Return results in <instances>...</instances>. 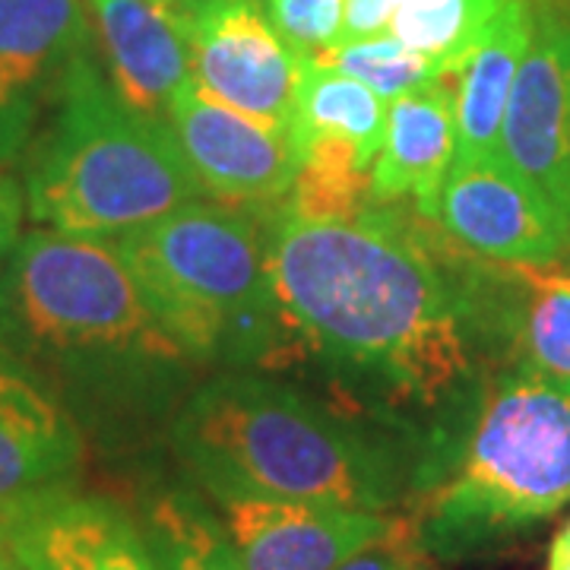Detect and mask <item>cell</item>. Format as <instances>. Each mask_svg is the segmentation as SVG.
Returning a JSON list of instances; mask_svg holds the SVG:
<instances>
[{"label": "cell", "instance_id": "1", "mask_svg": "<svg viewBox=\"0 0 570 570\" xmlns=\"http://www.w3.org/2000/svg\"><path fill=\"white\" fill-rule=\"evenodd\" d=\"M425 216L371 204L352 219L269 223V283L283 324L276 367L314 362L336 403L419 428L409 412L456 406L489 326L485 264L428 235ZM422 434V431H419Z\"/></svg>", "mask_w": 570, "mask_h": 570}, {"label": "cell", "instance_id": "2", "mask_svg": "<svg viewBox=\"0 0 570 570\" xmlns=\"http://www.w3.org/2000/svg\"><path fill=\"white\" fill-rule=\"evenodd\" d=\"M181 466L219 498L387 513L422 489L428 438L254 371H223L171 419Z\"/></svg>", "mask_w": 570, "mask_h": 570}, {"label": "cell", "instance_id": "3", "mask_svg": "<svg viewBox=\"0 0 570 570\" xmlns=\"http://www.w3.org/2000/svg\"><path fill=\"white\" fill-rule=\"evenodd\" d=\"M409 517L428 554L466 558L570 504V381L517 362L450 438Z\"/></svg>", "mask_w": 570, "mask_h": 570}, {"label": "cell", "instance_id": "4", "mask_svg": "<svg viewBox=\"0 0 570 570\" xmlns=\"http://www.w3.org/2000/svg\"><path fill=\"white\" fill-rule=\"evenodd\" d=\"M200 197L168 121L134 111L92 55L70 63L26 175L29 216L63 235L118 238Z\"/></svg>", "mask_w": 570, "mask_h": 570}, {"label": "cell", "instance_id": "5", "mask_svg": "<svg viewBox=\"0 0 570 570\" xmlns=\"http://www.w3.org/2000/svg\"><path fill=\"white\" fill-rule=\"evenodd\" d=\"M108 242L194 365L279 362L283 324L269 283V225L261 228L235 206L190 200Z\"/></svg>", "mask_w": 570, "mask_h": 570}, {"label": "cell", "instance_id": "6", "mask_svg": "<svg viewBox=\"0 0 570 570\" xmlns=\"http://www.w3.org/2000/svg\"><path fill=\"white\" fill-rule=\"evenodd\" d=\"M0 336L48 355L130 362L175 387L194 365L108 238L55 228L29 232L10 250L0 276Z\"/></svg>", "mask_w": 570, "mask_h": 570}, {"label": "cell", "instance_id": "7", "mask_svg": "<svg viewBox=\"0 0 570 570\" xmlns=\"http://www.w3.org/2000/svg\"><path fill=\"white\" fill-rule=\"evenodd\" d=\"M190 82L269 127H288L307 63L254 0H213L187 29Z\"/></svg>", "mask_w": 570, "mask_h": 570}, {"label": "cell", "instance_id": "8", "mask_svg": "<svg viewBox=\"0 0 570 570\" xmlns=\"http://www.w3.org/2000/svg\"><path fill=\"white\" fill-rule=\"evenodd\" d=\"M438 228L491 264L551 266L570 254V225L508 156L453 159L438 197Z\"/></svg>", "mask_w": 570, "mask_h": 570}, {"label": "cell", "instance_id": "9", "mask_svg": "<svg viewBox=\"0 0 570 570\" xmlns=\"http://www.w3.org/2000/svg\"><path fill=\"white\" fill-rule=\"evenodd\" d=\"M165 121L206 197L235 209L283 206L298 156L283 127L254 121L187 82Z\"/></svg>", "mask_w": 570, "mask_h": 570}, {"label": "cell", "instance_id": "10", "mask_svg": "<svg viewBox=\"0 0 570 570\" xmlns=\"http://www.w3.org/2000/svg\"><path fill=\"white\" fill-rule=\"evenodd\" d=\"M501 146L570 225V0H530V45Z\"/></svg>", "mask_w": 570, "mask_h": 570}, {"label": "cell", "instance_id": "11", "mask_svg": "<svg viewBox=\"0 0 570 570\" xmlns=\"http://www.w3.org/2000/svg\"><path fill=\"white\" fill-rule=\"evenodd\" d=\"M216 504L245 570H340L396 520L288 498H219Z\"/></svg>", "mask_w": 570, "mask_h": 570}, {"label": "cell", "instance_id": "12", "mask_svg": "<svg viewBox=\"0 0 570 570\" xmlns=\"http://www.w3.org/2000/svg\"><path fill=\"white\" fill-rule=\"evenodd\" d=\"M10 554L22 570H159L127 510L73 485L36 494L10 535Z\"/></svg>", "mask_w": 570, "mask_h": 570}, {"label": "cell", "instance_id": "13", "mask_svg": "<svg viewBox=\"0 0 570 570\" xmlns=\"http://www.w3.org/2000/svg\"><path fill=\"white\" fill-rule=\"evenodd\" d=\"M108 80L134 111L165 121L168 105L190 82V17L159 0H86Z\"/></svg>", "mask_w": 570, "mask_h": 570}, {"label": "cell", "instance_id": "14", "mask_svg": "<svg viewBox=\"0 0 570 570\" xmlns=\"http://www.w3.org/2000/svg\"><path fill=\"white\" fill-rule=\"evenodd\" d=\"M453 77L431 80L387 102V134L371 165V200L403 204L434 223L438 197L456 159Z\"/></svg>", "mask_w": 570, "mask_h": 570}, {"label": "cell", "instance_id": "15", "mask_svg": "<svg viewBox=\"0 0 570 570\" xmlns=\"http://www.w3.org/2000/svg\"><path fill=\"white\" fill-rule=\"evenodd\" d=\"M82 438L70 412L0 355V498L73 485Z\"/></svg>", "mask_w": 570, "mask_h": 570}, {"label": "cell", "instance_id": "16", "mask_svg": "<svg viewBox=\"0 0 570 570\" xmlns=\"http://www.w3.org/2000/svg\"><path fill=\"white\" fill-rule=\"evenodd\" d=\"M530 45V0H504L482 41L453 73L456 159L504 156L510 92Z\"/></svg>", "mask_w": 570, "mask_h": 570}, {"label": "cell", "instance_id": "17", "mask_svg": "<svg viewBox=\"0 0 570 570\" xmlns=\"http://www.w3.org/2000/svg\"><path fill=\"white\" fill-rule=\"evenodd\" d=\"M96 26L86 0H0V92L32 96L92 55Z\"/></svg>", "mask_w": 570, "mask_h": 570}, {"label": "cell", "instance_id": "18", "mask_svg": "<svg viewBox=\"0 0 570 570\" xmlns=\"http://www.w3.org/2000/svg\"><path fill=\"white\" fill-rule=\"evenodd\" d=\"M285 134L298 163L311 153H346L371 171L387 134V102L343 70L311 61Z\"/></svg>", "mask_w": 570, "mask_h": 570}, {"label": "cell", "instance_id": "19", "mask_svg": "<svg viewBox=\"0 0 570 570\" xmlns=\"http://www.w3.org/2000/svg\"><path fill=\"white\" fill-rule=\"evenodd\" d=\"M140 532L159 570H245L216 510L190 489L153 491Z\"/></svg>", "mask_w": 570, "mask_h": 570}, {"label": "cell", "instance_id": "20", "mask_svg": "<svg viewBox=\"0 0 570 570\" xmlns=\"http://www.w3.org/2000/svg\"><path fill=\"white\" fill-rule=\"evenodd\" d=\"M504 0H400L387 22V36L425 55L453 77L482 41Z\"/></svg>", "mask_w": 570, "mask_h": 570}, {"label": "cell", "instance_id": "21", "mask_svg": "<svg viewBox=\"0 0 570 570\" xmlns=\"http://www.w3.org/2000/svg\"><path fill=\"white\" fill-rule=\"evenodd\" d=\"M371 204V171L358 159L346 153H311L298 163L283 213L305 223H340Z\"/></svg>", "mask_w": 570, "mask_h": 570}, {"label": "cell", "instance_id": "22", "mask_svg": "<svg viewBox=\"0 0 570 570\" xmlns=\"http://www.w3.org/2000/svg\"><path fill=\"white\" fill-rule=\"evenodd\" d=\"M517 302L508 307H494L501 317H510L513 346L520 352V362L549 371L554 377L570 381V292L542 288L517 276Z\"/></svg>", "mask_w": 570, "mask_h": 570}, {"label": "cell", "instance_id": "23", "mask_svg": "<svg viewBox=\"0 0 570 570\" xmlns=\"http://www.w3.org/2000/svg\"><path fill=\"white\" fill-rule=\"evenodd\" d=\"M314 63H324V67L355 77L358 82H365L374 96H381L384 102H393L412 89L444 77L441 67L431 58L412 51L387 32L371 36V39L343 41V45L324 51L321 58H314Z\"/></svg>", "mask_w": 570, "mask_h": 570}, {"label": "cell", "instance_id": "24", "mask_svg": "<svg viewBox=\"0 0 570 570\" xmlns=\"http://www.w3.org/2000/svg\"><path fill=\"white\" fill-rule=\"evenodd\" d=\"M261 7L285 45L305 61L321 58L343 41L348 0H264Z\"/></svg>", "mask_w": 570, "mask_h": 570}, {"label": "cell", "instance_id": "25", "mask_svg": "<svg viewBox=\"0 0 570 570\" xmlns=\"http://www.w3.org/2000/svg\"><path fill=\"white\" fill-rule=\"evenodd\" d=\"M425 554L428 551L422 549L412 520L396 517L384 539H377L358 554H352L340 570H415Z\"/></svg>", "mask_w": 570, "mask_h": 570}, {"label": "cell", "instance_id": "26", "mask_svg": "<svg viewBox=\"0 0 570 570\" xmlns=\"http://www.w3.org/2000/svg\"><path fill=\"white\" fill-rule=\"evenodd\" d=\"M36 124V102L32 96H3L0 92V163H10L29 142Z\"/></svg>", "mask_w": 570, "mask_h": 570}, {"label": "cell", "instance_id": "27", "mask_svg": "<svg viewBox=\"0 0 570 570\" xmlns=\"http://www.w3.org/2000/svg\"><path fill=\"white\" fill-rule=\"evenodd\" d=\"M396 3L400 0H348L346 22H343V41L371 39V36L387 32V22L393 17Z\"/></svg>", "mask_w": 570, "mask_h": 570}, {"label": "cell", "instance_id": "28", "mask_svg": "<svg viewBox=\"0 0 570 570\" xmlns=\"http://www.w3.org/2000/svg\"><path fill=\"white\" fill-rule=\"evenodd\" d=\"M22 187L10 175H0V257H7L20 242Z\"/></svg>", "mask_w": 570, "mask_h": 570}, {"label": "cell", "instance_id": "29", "mask_svg": "<svg viewBox=\"0 0 570 570\" xmlns=\"http://www.w3.org/2000/svg\"><path fill=\"white\" fill-rule=\"evenodd\" d=\"M39 494V491H36ZM36 494H20V498H0V561L13 558L10 554V535L17 530V523L22 520V513L29 510V504L36 501Z\"/></svg>", "mask_w": 570, "mask_h": 570}, {"label": "cell", "instance_id": "30", "mask_svg": "<svg viewBox=\"0 0 570 570\" xmlns=\"http://www.w3.org/2000/svg\"><path fill=\"white\" fill-rule=\"evenodd\" d=\"M517 269V276H523L527 283L542 285V288H558V292H570V276L564 273H554V269H539V266L527 264H510Z\"/></svg>", "mask_w": 570, "mask_h": 570}, {"label": "cell", "instance_id": "31", "mask_svg": "<svg viewBox=\"0 0 570 570\" xmlns=\"http://www.w3.org/2000/svg\"><path fill=\"white\" fill-rule=\"evenodd\" d=\"M165 7H171V10H178L184 17H194L197 10H204L206 3H213V0H159Z\"/></svg>", "mask_w": 570, "mask_h": 570}, {"label": "cell", "instance_id": "32", "mask_svg": "<svg viewBox=\"0 0 570 570\" xmlns=\"http://www.w3.org/2000/svg\"><path fill=\"white\" fill-rule=\"evenodd\" d=\"M549 570H570V554L558 546H551L549 551Z\"/></svg>", "mask_w": 570, "mask_h": 570}, {"label": "cell", "instance_id": "33", "mask_svg": "<svg viewBox=\"0 0 570 570\" xmlns=\"http://www.w3.org/2000/svg\"><path fill=\"white\" fill-rule=\"evenodd\" d=\"M554 546H558V549H564L570 554V523L564 527V532H561V535L554 539Z\"/></svg>", "mask_w": 570, "mask_h": 570}, {"label": "cell", "instance_id": "34", "mask_svg": "<svg viewBox=\"0 0 570 570\" xmlns=\"http://www.w3.org/2000/svg\"><path fill=\"white\" fill-rule=\"evenodd\" d=\"M0 570H22V568L13 561V558H3V561H0Z\"/></svg>", "mask_w": 570, "mask_h": 570}, {"label": "cell", "instance_id": "35", "mask_svg": "<svg viewBox=\"0 0 570 570\" xmlns=\"http://www.w3.org/2000/svg\"><path fill=\"white\" fill-rule=\"evenodd\" d=\"M415 570H434V564H431V554H425V558L419 561V568Z\"/></svg>", "mask_w": 570, "mask_h": 570}, {"label": "cell", "instance_id": "36", "mask_svg": "<svg viewBox=\"0 0 570 570\" xmlns=\"http://www.w3.org/2000/svg\"><path fill=\"white\" fill-rule=\"evenodd\" d=\"M254 3H264V0H254Z\"/></svg>", "mask_w": 570, "mask_h": 570}]
</instances>
